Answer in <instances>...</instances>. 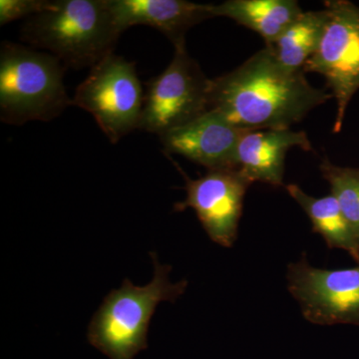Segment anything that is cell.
I'll return each instance as SVG.
<instances>
[{
    "label": "cell",
    "mask_w": 359,
    "mask_h": 359,
    "mask_svg": "<svg viewBox=\"0 0 359 359\" xmlns=\"http://www.w3.org/2000/svg\"><path fill=\"white\" fill-rule=\"evenodd\" d=\"M304 73L287 69L264 47L228 74L212 79L209 110L244 131L290 129L332 97L311 86Z\"/></svg>",
    "instance_id": "1"
},
{
    "label": "cell",
    "mask_w": 359,
    "mask_h": 359,
    "mask_svg": "<svg viewBox=\"0 0 359 359\" xmlns=\"http://www.w3.org/2000/svg\"><path fill=\"white\" fill-rule=\"evenodd\" d=\"M121 33L108 0H53L50 8L23 23L20 37L65 67L91 69L114 53Z\"/></svg>",
    "instance_id": "2"
},
{
    "label": "cell",
    "mask_w": 359,
    "mask_h": 359,
    "mask_svg": "<svg viewBox=\"0 0 359 359\" xmlns=\"http://www.w3.org/2000/svg\"><path fill=\"white\" fill-rule=\"evenodd\" d=\"M154 264L152 280L144 287L126 278L111 290L89 323V344L110 359H134L148 348V332L156 309L163 302H174L185 292L186 280L172 283L171 266L161 264L150 252Z\"/></svg>",
    "instance_id": "3"
},
{
    "label": "cell",
    "mask_w": 359,
    "mask_h": 359,
    "mask_svg": "<svg viewBox=\"0 0 359 359\" xmlns=\"http://www.w3.org/2000/svg\"><path fill=\"white\" fill-rule=\"evenodd\" d=\"M65 65L48 52L4 41L0 50V118L9 125L48 122L72 106Z\"/></svg>",
    "instance_id": "4"
},
{
    "label": "cell",
    "mask_w": 359,
    "mask_h": 359,
    "mask_svg": "<svg viewBox=\"0 0 359 359\" xmlns=\"http://www.w3.org/2000/svg\"><path fill=\"white\" fill-rule=\"evenodd\" d=\"M144 100L135 63L112 53L90 69L72 104L93 116L99 128L116 144L139 129Z\"/></svg>",
    "instance_id": "5"
},
{
    "label": "cell",
    "mask_w": 359,
    "mask_h": 359,
    "mask_svg": "<svg viewBox=\"0 0 359 359\" xmlns=\"http://www.w3.org/2000/svg\"><path fill=\"white\" fill-rule=\"evenodd\" d=\"M174 48L170 65L148 85L139 125V129L159 137L209 111L212 79L191 57L186 44Z\"/></svg>",
    "instance_id": "6"
},
{
    "label": "cell",
    "mask_w": 359,
    "mask_h": 359,
    "mask_svg": "<svg viewBox=\"0 0 359 359\" xmlns=\"http://www.w3.org/2000/svg\"><path fill=\"white\" fill-rule=\"evenodd\" d=\"M325 11L327 25L323 39L304 71L325 78L337 100L334 132L339 133L347 106L359 90V6L347 0H328Z\"/></svg>",
    "instance_id": "7"
},
{
    "label": "cell",
    "mask_w": 359,
    "mask_h": 359,
    "mask_svg": "<svg viewBox=\"0 0 359 359\" xmlns=\"http://www.w3.org/2000/svg\"><path fill=\"white\" fill-rule=\"evenodd\" d=\"M287 280L306 320L320 325H359V266L316 269L304 256L290 264Z\"/></svg>",
    "instance_id": "8"
},
{
    "label": "cell",
    "mask_w": 359,
    "mask_h": 359,
    "mask_svg": "<svg viewBox=\"0 0 359 359\" xmlns=\"http://www.w3.org/2000/svg\"><path fill=\"white\" fill-rule=\"evenodd\" d=\"M178 169L185 178L187 197L175 204V211L192 208L212 242L231 248L238 238L245 196L252 182L238 170H214L193 180Z\"/></svg>",
    "instance_id": "9"
},
{
    "label": "cell",
    "mask_w": 359,
    "mask_h": 359,
    "mask_svg": "<svg viewBox=\"0 0 359 359\" xmlns=\"http://www.w3.org/2000/svg\"><path fill=\"white\" fill-rule=\"evenodd\" d=\"M244 130L237 128L223 115L209 110L192 122L160 136L168 154H178L214 170H237L236 157Z\"/></svg>",
    "instance_id": "10"
},
{
    "label": "cell",
    "mask_w": 359,
    "mask_h": 359,
    "mask_svg": "<svg viewBox=\"0 0 359 359\" xmlns=\"http://www.w3.org/2000/svg\"><path fill=\"white\" fill-rule=\"evenodd\" d=\"M118 29L148 25L160 30L174 47L186 44V33L193 26L212 18L210 4L185 0H108Z\"/></svg>",
    "instance_id": "11"
},
{
    "label": "cell",
    "mask_w": 359,
    "mask_h": 359,
    "mask_svg": "<svg viewBox=\"0 0 359 359\" xmlns=\"http://www.w3.org/2000/svg\"><path fill=\"white\" fill-rule=\"evenodd\" d=\"M299 147L311 151V141L304 131L268 129L245 131L237 148V170L254 182L283 186L287 151Z\"/></svg>",
    "instance_id": "12"
},
{
    "label": "cell",
    "mask_w": 359,
    "mask_h": 359,
    "mask_svg": "<svg viewBox=\"0 0 359 359\" xmlns=\"http://www.w3.org/2000/svg\"><path fill=\"white\" fill-rule=\"evenodd\" d=\"M214 18L222 16L254 30L271 46L302 13L294 0H228L210 4Z\"/></svg>",
    "instance_id": "13"
},
{
    "label": "cell",
    "mask_w": 359,
    "mask_h": 359,
    "mask_svg": "<svg viewBox=\"0 0 359 359\" xmlns=\"http://www.w3.org/2000/svg\"><path fill=\"white\" fill-rule=\"evenodd\" d=\"M285 188L308 215L313 223V231L323 236L328 248L346 250L359 264V238L334 196L314 198L294 184Z\"/></svg>",
    "instance_id": "14"
},
{
    "label": "cell",
    "mask_w": 359,
    "mask_h": 359,
    "mask_svg": "<svg viewBox=\"0 0 359 359\" xmlns=\"http://www.w3.org/2000/svg\"><path fill=\"white\" fill-rule=\"evenodd\" d=\"M327 25V11H302L269 46L278 62L290 70H304L320 46Z\"/></svg>",
    "instance_id": "15"
},
{
    "label": "cell",
    "mask_w": 359,
    "mask_h": 359,
    "mask_svg": "<svg viewBox=\"0 0 359 359\" xmlns=\"http://www.w3.org/2000/svg\"><path fill=\"white\" fill-rule=\"evenodd\" d=\"M320 171L359 238V168L335 166L325 158L320 164Z\"/></svg>",
    "instance_id": "16"
},
{
    "label": "cell",
    "mask_w": 359,
    "mask_h": 359,
    "mask_svg": "<svg viewBox=\"0 0 359 359\" xmlns=\"http://www.w3.org/2000/svg\"><path fill=\"white\" fill-rule=\"evenodd\" d=\"M53 0H0V25L32 18L50 8Z\"/></svg>",
    "instance_id": "17"
}]
</instances>
